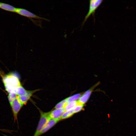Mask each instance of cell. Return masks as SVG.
<instances>
[{
	"label": "cell",
	"mask_w": 136,
	"mask_h": 136,
	"mask_svg": "<svg viewBox=\"0 0 136 136\" xmlns=\"http://www.w3.org/2000/svg\"><path fill=\"white\" fill-rule=\"evenodd\" d=\"M33 92V91H27L25 95L29 99L32 95L33 93L34 92Z\"/></svg>",
	"instance_id": "obj_19"
},
{
	"label": "cell",
	"mask_w": 136,
	"mask_h": 136,
	"mask_svg": "<svg viewBox=\"0 0 136 136\" xmlns=\"http://www.w3.org/2000/svg\"><path fill=\"white\" fill-rule=\"evenodd\" d=\"M77 104V101H76L67 103L64 108L65 111H68L74 109Z\"/></svg>",
	"instance_id": "obj_11"
},
{
	"label": "cell",
	"mask_w": 136,
	"mask_h": 136,
	"mask_svg": "<svg viewBox=\"0 0 136 136\" xmlns=\"http://www.w3.org/2000/svg\"><path fill=\"white\" fill-rule=\"evenodd\" d=\"M17 96V94L15 93L12 92L9 93L8 98L10 105L11 104Z\"/></svg>",
	"instance_id": "obj_16"
},
{
	"label": "cell",
	"mask_w": 136,
	"mask_h": 136,
	"mask_svg": "<svg viewBox=\"0 0 136 136\" xmlns=\"http://www.w3.org/2000/svg\"><path fill=\"white\" fill-rule=\"evenodd\" d=\"M74 113V109L65 111L61 117V119L67 118L71 116Z\"/></svg>",
	"instance_id": "obj_12"
},
{
	"label": "cell",
	"mask_w": 136,
	"mask_h": 136,
	"mask_svg": "<svg viewBox=\"0 0 136 136\" xmlns=\"http://www.w3.org/2000/svg\"><path fill=\"white\" fill-rule=\"evenodd\" d=\"M61 119V118L57 119L50 118L41 131L40 135L47 131Z\"/></svg>",
	"instance_id": "obj_7"
},
{
	"label": "cell",
	"mask_w": 136,
	"mask_h": 136,
	"mask_svg": "<svg viewBox=\"0 0 136 136\" xmlns=\"http://www.w3.org/2000/svg\"><path fill=\"white\" fill-rule=\"evenodd\" d=\"M81 96V94L78 93L70 96L66 99L68 103L72 101H76L79 99Z\"/></svg>",
	"instance_id": "obj_14"
},
{
	"label": "cell",
	"mask_w": 136,
	"mask_h": 136,
	"mask_svg": "<svg viewBox=\"0 0 136 136\" xmlns=\"http://www.w3.org/2000/svg\"><path fill=\"white\" fill-rule=\"evenodd\" d=\"M68 103L66 99L63 100L58 103L55 106V109L64 108Z\"/></svg>",
	"instance_id": "obj_15"
},
{
	"label": "cell",
	"mask_w": 136,
	"mask_h": 136,
	"mask_svg": "<svg viewBox=\"0 0 136 136\" xmlns=\"http://www.w3.org/2000/svg\"><path fill=\"white\" fill-rule=\"evenodd\" d=\"M93 88L90 89L86 91L82 95L79 99L78 102L84 105L88 100L92 92Z\"/></svg>",
	"instance_id": "obj_8"
},
{
	"label": "cell",
	"mask_w": 136,
	"mask_h": 136,
	"mask_svg": "<svg viewBox=\"0 0 136 136\" xmlns=\"http://www.w3.org/2000/svg\"><path fill=\"white\" fill-rule=\"evenodd\" d=\"M3 80L4 84L8 83L15 87L21 85L18 78L12 74H8L4 77Z\"/></svg>",
	"instance_id": "obj_4"
},
{
	"label": "cell",
	"mask_w": 136,
	"mask_h": 136,
	"mask_svg": "<svg viewBox=\"0 0 136 136\" xmlns=\"http://www.w3.org/2000/svg\"><path fill=\"white\" fill-rule=\"evenodd\" d=\"M83 105L79 103L77 101V104L74 109V113H77L81 110L83 107Z\"/></svg>",
	"instance_id": "obj_18"
},
{
	"label": "cell",
	"mask_w": 136,
	"mask_h": 136,
	"mask_svg": "<svg viewBox=\"0 0 136 136\" xmlns=\"http://www.w3.org/2000/svg\"><path fill=\"white\" fill-rule=\"evenodd\" d=\"M17 96L10 105L12 108L14 121L17 120L18 114L23 105Z\"/></svg>",
	"instance_id": "obj_5"
},
{
	"label": "cell",
	"mask_w": 136,
	"mask_h": 136,
	"mask_svg": "<svg viewBox=\"0 0 136 136\" xmlns=\"http://www.w3.org/2000/svg\"><path fill=\"white\" fill-rule=\"evenodd\" d=\"M65 111L64 108L55 109L50 112V119H53L60 118Z\"/></svg>",
	"instance_id": "obj_6"
},
{
	"label": "cell",
	"mask_w": 136,
	"mask_h": 136,
	"mask_svg": "<svg viewBox=\"0 0 136 136\" xmlns=\"http://www.w3.org/2000/svg\"><path fill=\"white\" fill-rule=\"evenodd\" d=\"M15 12L21 15L28 18L35 24L40 26H41V25L37 22V21L33 19L44 20L48 21L49 20L47 19L38 16L28 10L23 8H16Z\"/></svg>",
	"instance_id": "obj_1"
},
{
	"label": "cell",
	"mask_w": 136,
	"mask_h": 136,
	"mask_svg": "<svg viewBox=\"0 0 136 136\" xmlns=\"http://www.w3.org/2000/svg\"><path fill=\"white\" fill-rule=\"evenodd\" d=\"M17 97L21 103L23 105H25L29 99L26 95L24 96H18Z\"/></svg>",
	"instance_id": "obj_17"
},
{
	"label": "cell",
	"mask_w": 136,
	"mask_h": 136,
	"mask_svg": "<svg viewBox=\"0 0 136 136\" xmlns=\"http://www.w3.org/2000/svg\"><path fill=\"white\" fill-rule=\"evenodd\" d=\"M102 0H90L88 12L85 16L84 21V23L91 14H94L95 10L103 1Z\"/></svg>",
	"instance_id": "obj_3"
},
{
	"label": "cell",
	"mask_w": 136,
	"mask_h": 136,
	"mask_svg": "<svg viewBox=\"0 0 136 136\" xmlns=\"http://www.w3.org/2000/svg\"><path fill=\"white\" fill-rule=\"evenodd\" d=\"M27 91L21 85L15 87V92L19 96H25Z\"/></svg>",
	"instance_id": "obj_10"
},
{
	"label": "cell",
	"mask_w": 136,
	"mask_h": 136,
	"mask_svg": "<svg viewBox=\"0 0 136 136\" xmlns=\"http://www.w3.org/2000/svg\"><path fill=\"white\" fill-rule=\"evenodd\" d=\"M40 118L36 131L33 136H39L43 129L47 123L50 119L49 116L50 112H44L40 111Z\"/></svg>",
	"instance_id": "obj_2"
},
{
	"label": "cell",
	"mask_w": 136,
	"mask_h": 136,
	"mask_svg": "<svg viewBox=\"0 0 136 136\" xmlns=\"http://www.w3.org/2000/svg\"><path fill=\"white\" fill-rule=\"evenodd\" d=\"M16 8L11 5L0 2V8L6 11L15 12Z\"/></svg>",
	"instance_id": "obj_9"
},
{
	"label": "cell",
	"mask_w": 136,
	"mask_h": 136,
	"mask_svg": "<svg viewBox=\"0 0 136 136\" xmlns=\"http://www.w3.org/2000/svg\"><path fill=\"white\" fill-rule=\"evenodd\" d=\"M4 85L6 90L9 93L12 92L15 93V87L8 83H4Z\"/></svg>",
	"instance_id": "obj_13"
}]
</instances>
